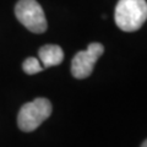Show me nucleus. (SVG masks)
Masks as SVG:
<instances>
[{"instance_id":"0eeeda50","label":"nucleus","mask_w":147,"mask_h":147,"mask_svg":"<svg viewBox=\"0 0 147 147\" xmlns=\"http://www.w3.org/2000/svg\"><path fill=\"white\" fill-rule=\"evenodd\" d=\"M141 147H147V140H146V141H144V144L141 145Z\"/></svg>"},{"instance_id":"f257e3e1","label":"nucleus","mask_w":147,"mask_h":147,"mask_svg":"<svg viewBox=\"0 0 147 147\" xmlns=\"http://www.w3.org/2000/svg\"><path fill=\"white\" fill-rule=\"evenodd\" d=\"M147 20L146 0H119L115 6V24L124 32L140 30Z\"/></svg>"},{"instance_id":"7ed1b4c3","label":"nucleus","mask_w":147,"mask_h":147,"mask_svg":"<svg viewBox=\"0 0 147 147\" xmlns=\"http://www.w3.org/2000/svg\"><path fill=\"white\" fill-rule=\"evenodd\" d=\"M17 20L33 33L47 31V18L42 6L36 0H18L15 6Z\"/></svg>"},{"instance_id":"39448f33","label":"nucleus","mask_w":147,"mask_h":147,"mask_svg":"<svg viewBox=\"0 0 147 147\" xmlns=\"http://www.w3.org/2000/svg\"><path fill=\"white\" fill-rule=\"evenodd\" d=\"M38 55H39V60L42 61L43 69L59 65V64L64 60L63 49L57 44L43 45V47L39 49Z\"/></svg>"},{"instance_id":"20e7f679","label":"nucleus","mask_w":147,"mask_h":147,"mask_svg":"<svg viewBox=\"0 0 147 147\" xmlns=\"http://www.w3.org/2000/svg\"><path fill=\"white\" fill-rule=\"evenodd\" d=\"M104 53V47L100 43H91L86 50H81L74 57L71 61V74L76 79H86L88 77L96 61Z\"/></svg>"},{"instance_id":"f03ea898","label":"nucleus","mask_w":147,"mask_h":147,"mask_svg":"<svg viewBox=\"0 0 147 147\" xmlns=\"http://www.w3.org/2000/svg\"><path fill=\"white\" fill-rule=\"evenodd\" d=\"M52 103L47 98H36L24 104L17 115V125L25 132L36 130L52 114Z\"/></svg>"},{"instance_id":"423d86ee","label":"nucleus","mask_w":147,"mask_h":147,"mask_svg":"<svg viewBox=\"0 0 147 147\" xmlns=\"http://www.w3.org/2000/svg\"><path fill=\"white\" fill-rule=\"evenodd\" d=\"M22 69H24V71L26 74H28V75H34V74H38V72L42 71L43 66L40 65L38 59L31 57V58H27L24 61V64H22Z\"/></svg>"}]
</instances>
